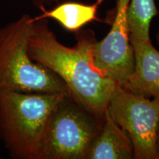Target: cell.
Listing matches in <instances>:
<instances>
[{
	"mask_svg": "<svg viewBox=\"0 0 159 159\" xmlns=\"http://www.w3.org/2000/svg\"><path fill=\"white\" fill-rule=\"evenodd\" d=\"M104 0H97L92 5L77 2H65L55 6L53 9L47 11L44 6L39 7L42 13L33 20L52 19L57 21L66 30L76 33L93 21H97V11Z\"/></svg>",
	"mask_w": 159,
	"mask_h": 159,
	"instance_id": "cell-9",
	"label": "cell"
},
{
	"mask_svg": "<svg viewBox=\"0 0 159 159\" xmlns=\"http://www.w3.org/2000/svg\"><path fill=\"white\" fill-rule=\"evenodd\" d=\"M32 1L33 2V3L35 5L40 7L41 6H44L46 4H51L54 2H57L58 0H32Z\"/></svg>",
	"mask_w": 159,
	"mask_h": 159,
	"instance_id": "cell-11",
	"label": "cell"
},
{
	"mask_svg": "<svg viewBox=\"0 0 159 159\" xmlns=\"http://www.w3.org/2000/svg\"><path fill=\"white\" fill-rule=\"evenodd\" d=\"M134 151L127 133L105 111L100 132L89 150L87 159H132Z\"/></svg>",
	"mask_w": 159,
	"mask_h": 159,
	"instance_id": "cell-8",
	"label": "cell"
},
{
	"mask_svg": "<svg viewBox=\"0 0 159 159\" xmlns=\"http://www.w3.org/2000/svg\"><path fill=\"white\" fill-rule=\"evenodd\" d=\"M158 14L154 0H130L127 11L130 36L144 41H151V21Z\"/></svg>",
	"mask_w": 159,
	"mask_h": 159,
	"instance_id": "cell-10",
	"label": "cell"
},
{
	"mask_svg": "<svg viewBox=\"0 0 159 159\" xmlns=\"http://www.w3.org/2000/svg\"><path fill=\"white\" fill-rule=\"evenodd\" d=\"M66 96L0 91V137L11 157L38 159L50 117Z\"/></svg>",
	"mask_w": 159,
	"mask_h": 159,
	"instance_id": "cell-2",
	"label": "cell"
},
{
	"mask_svg": "<svg viewBox=\"0 0 159 159\" xmlns=\"http://www.w3.org/2000/svg\"><path fill=\"white\" fill-rule=\"evenodd\" d=\"M134 52V69L122 84L125 89L159 101V52L151 41L130 36Z\"/></svg>",
	"mask_w": 159,
	"mask_h": 159,
	"instance_id": "cell-7",
	"label": "cell"
},
{
	"mask_svg": "<svg viewBox=\"0 0 159 159\" xmlns=\"http://www.w3.org/2000/svg\"><path fill=\"white\" fill-rule=\"evenodd\" d=\"M103 117L95 116L71 96H66L50 117L38 159H87Z\"/></svg>",
	"mask_w": 159,
	"mask_h": 159,
	"instance_id": "cell-4",
	"label": "cell"
},
{
	"mask_svg": "<svg viewBox=\"0 0 159 159\" xmlns=\"http://www.w3.org/2000/svg\"><path fill=\"white\" fill-rule=\"evenodd\" d=\"M157 146H158V150L159 152V123H158V135H157Z\"/></svg>",
	"mask_w": 159,
	"mask_h": 159,
	"instance_id": "cell-12",
	"label": "cell"
},
{
	"mask_svg": "<svg viewBox=\"0 0 159 159\" xmlns=\"http://www.w3.org/2000/svg\"><path fill=\"white\" fill-rule=\"evenodd\" d=\"M34 21L25 14L0 27V91L69 95L54 72L31 59L27 51Z\"/></svg>",
	"mask_w": 159,
	"mask_h": 159,
	"instance_id": "cell-3",
	"label": "cell"
},
{
	"mask_svg": "<svg viewBox=\"0 0 159 159\" xmlns=\"http://www.w3.org/2000/svg\"><path fill=\"white\" fill-rule=\"evenodd\" d=\"M156 40H157V42H158V44L159 46V32L156 35Z\"/></svg>",
	"mask_w": 159,
	"mask_h": 159,
	"instance_id": "cell-13",
	"label": "cell"
},
{
	"mask_svg": "<svg viewBox=\"0 0 159 159\" xmlns=\"http://www.w3.org/2000/svg\"><path fill=\"white\" fill-rule=\"evenodd\" d=\"M33 21L27 46L31 59L57 75L66 85L70 96L85 110L104 116L117 83L95 66L94 32L80 30L75 33L76 44L68 47L59 42L47 19Z\"/></svg>",
	"mask_w": 159,
	"mask_h": 159,
	"instance_id": "cell-1",
	"label": "cell"
},
{
	"mask_svg": "<svg viewBox=\"0 0 159 159\" xmlns=\"http://www.w3.org/2000/svg\"><path fill=\"white\" fill-rule=\"evenodd\" d=\"M107 110L130 137L134 158L159 159V101L130 92L117 83Z\"/></svg>",
	"mask_w": 159,
	"mask_h": 159,
	"instance_id": "cell-5",
	"label": "cell"
},
{
	"mask_svg": "<svg viewBox=\"0 0 159 159\" xmlns=\"http://www.w3.org/2000/svg\"><path fill=\"white\" fill-rule=\"evenodd\" d=\"M130 0H117L114 22L108 35L93 48L95 66L103 75L122 84L134 69V52L130 41L127 11Z\"/></svg>",
	"mask_w": 159,
	"mask_h": 159,
	"instance_id": "cell-6",
	"label": "cell"
}]
</instances>
